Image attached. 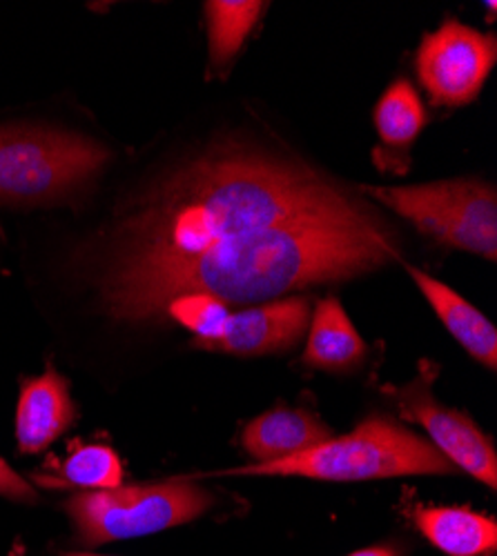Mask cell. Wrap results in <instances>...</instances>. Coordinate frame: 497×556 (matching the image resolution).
I'll use <instances>...</instances> for the list:
<instances>
[{
    "instance_id": "6da1fadb",
    "label": "cell",
    "mask_w": 497,
    "mask_h": 556,
    "mask_svg": "<svg viewBox=\"0 0 497 556\" xmlns=\"http://www.w3.org/2000/svg\"><path fill=\"white\" fill-rule=\"evenodd\" d=\"M393 258L395 235L375 207L301 161L228 141L127 203L95 271L103 309L141 323L186 294L259 303Z\"/></svg>"
},
{
    "instance_id": "7a4b0ae2",
    "label": "cell",
    "mask_w": 497,
    "mask_h": 556,
    "mask_svg": "<svg viewBox=\"0 0 497 556\" xmlns=\"http://www.w3.org/2000/svg\"><path fill=\"white\" fill-rule=\"evenodd\" d=\"M435 445L388 416H371L350 434L275 463L221 472L225 477H303L318 481H373L418 475H453Z\"/></svg>"
},
{
    "instance_id": "3957f363",
    "label": "cell",
    "mask_w": 497,
    "mask_h": 556,
    "mask_svg": "<svg viewBox=\"0 0 497 556\" xmlns=\"http://www.w3.org/2000/svg\"><path fill=\"white\" fill-rule=\"evenodd\" d=\"M110 152L78 134L45 127L0 129V203L45 205L70 197L103 169Z\"/></svg>"
},
{
    "instance_id": "277c9868",
    "label": "cell",
    "mask_w": 497,
    "mask_h": 556,
    "mask_svg": "<svg viewBox=\"0 0 497 556\" xmlns=\"http://www.w3.org/2000/svg\"><path fill=\"white\" fill-rule=\"evenodd\" d=\"M212 505L214 496L208 490L186 481H167L80 492L65 503V509L78 543L103 545L186 526Z\"/></svg>"
},
{
    "instance_id": "5b68a950",
    "label": "cell",
    "mask_w": 497,
    "mask_h": 556,
    "mask_svg": "<svg viewBox=\"0 0 497 556\" xmlns=\"http://www.w3.org/2000/svg\"><path fill=\"white\" fill-rule=\"evenodd\" d=\"M359 190L401 218L411 220L422 235L495 261L497 194L493 185L475 178H453L413 185V188L361 185Z\"/></svg>"
},
{
    "instance_id": "8992f818",
    "label": "cell",
    "mask_w": 497,
    "mask_h": 556,
    "mask_svg": "<svg viewBox=\"0 0 497 556\" xmlns=\"http://www.w3.org/2000/svg\"><path fill=\"white\" fill-rule=\"evenodd\" d=\"M497 38L458 21H446L424 36L415 70L437 105L462 108L473 103L495 67Z\"/></svg>"
},
{
    "instance_id": "52a82bcc",
    "label": "cell",
    "mask_w": 497,
    "mask_h": 556,
    "mask_svg": "<svg viewBox=\"0 0 497 556\" xmlns=\"http://www.w3.org/2000/svg\"><path fill=\"white\" fill-rule=\"evenodd\" d=\"M397 403L406 419L418 421L435 450L473 479L497 488V454L493 441L471 421V416L437 403L428 379H418L397 390Z\"/></svg>"
},
{
    "instance_id": "ba28073f",
    "label": "cell",
    "mask_w": 497,
    "mask_h": 556,
    "mask_svg": "<svg viewBox=\"0 0 497 556\" xmlns=\"http://www.w3.org/2000/svg\"><path fill=\"white\" fill-rule=\"evenodd\" d=\"M310 301L290 296L268 305L231 312L216 339L203 350L228 352L237 356H261L295 348L306 334Z\"/></svg>"
},
{
    "instance_id": "9c48e42d",
    "label": "cell",
    "mask_w": 497,
    "mask_h": 556,
    "mask_svg": "<svg viewBox=\"0 0 497 556\" xmlns=\"http://www.w3.org/2000/svg\"><path fill=\"white\" fill-rule=\"evenodd\" d=\"M76 421V405L67 381L48 367V372L25 379L16 405V443L23 454L48 450Z\"/></svg>"
},
{
    "instance_id": "30bf717a",
    "label": "cell",
    "mask_w": 497,
    "mask_h": 556,
    "mask_svg": "<svg viewBox=\"0 0 497 556\" xmlns=\"http://www.w3.org/2000/svg\"><path fill=\"white\" fill-rule=\"evenodd\" d=\"M328 439H333V432L318 414L299 407H277L248 424L244 447L259 466L297 456Z\"/></svg>"
},
{
    "instance_id": "8fae6325",
    "label": "cell",
    "mask_w": 497,
    "mask_h": 556,
    "mask_svg": "<svg viewBox=\"0 0 497 556\" xmlns=\"http://www.w3.org/2000/svg\"><path fill=\"white\" fill-rule=\"evenodd\" d=\"M406 271L411 274L418 283L420 292L435 309L437 318L444 323V328L456 337V341L482 365L495 369L497 365V334L493 323L473 307L464 296H460L453 288L437 281L431 274L406 265Z\"/></svg>"
},
{
    "instance_id": "7c38bea8",
    "label": "cell",
    "mask_w": 497,
    "mask_h": 556,
    "mask_svg": "<svg viewBox=\"0 0 497 556\" xmlns=\"http://www.w3.org/2000/svg\"><path fill=\"white\" fill-rule=\"evenodd\" d=\"M415 523L420 532L448 556H495V519L473 513L469 507H418Z\"/></svg>"
},
{
    "instance_id": "4fadbf2b",
    "label": "cell",
    "mask_w": 497,
    "mask_h": 556,
    "mask_svg": "<svg viewBox=\"0 0 497 556\" xmlns=\"http://www.w3.org/2000/svg\"><path fill=\"white\" fill-rule=\"evenodd\" d=\"M364 356L366 343L357 334L341 303L335 296L320 301L310 320L303 354L306 363L318 369H328V372H344V369L357 367Z\"/></svg>"
},
{
    "instance_id": "5bb4252c",
    "label": "cell",
    "mask_w": 497,
    "mask_h": 556,
    "mask_svg": "<svg viewBox=\"0 0 497 556\" xmlns=\"http://www.w3.org/2000/svg\"><path fill=\"white\" fill-rule=\"evenodd\" d=\"M373 121L382 141L380 150L388 152L397 163V154H406L418 141L428 114L415 87L406 78H399L377 101Z\"/></svg>"
},
{
    "instance_id": "9a60e30c",
    "label": "cell",
    "mask_w": 497,
    "mask_h": 556,
    "mask_svg": "<svg viewBox=\"0 0 497 556\" xmlns=\"http://www.w3.org/2000/svg\"><path fill=\"white\" fill-rule=\"evenodd\" d=\"M259 0H212L206 3L210 63L214 70L231 65L263 12Z\"/></svg>"
},
{
    "instance_id": "2e32d148",
    "label": "cell",
    "mask_w": 497,
    "mask_h": 556,
    "mask_svg": "<svg viewBox=\"0 0 497 556\" xmlns=\"http://www.w3.org/2000/svg\"><path fill=\"white\" fill-rule=\"evenodd\" d=\"M61 477L65 485L87 492L112 490L123 483V463L108 445H83L65 458Z\"/></svg>"
},
{
    "instance_id": "e0dca14e",
    "label": "cell",
    "mask_w": 497,
    "mask_h": 556,
    "mask_svg": "<svg viewBox=\"0 0 497 556\" xmlns=\"http://www.w3.org/2000/svg\"><path fill=\"white\" fill-rule=\"evenodd\" d=\"M165 316L176 320L178 326L188 328L195 334V345L203 348L221 332L225 318L231 316L228 305L210 294H186L174 299Z\"/></svg>"
},
{
    "instance_id": "ac0fdd59",
    "label": "cell",
    "mask_w": 497,
    "mask_h": 556,
    "mask_svg": "<svg viewBox=\"0 0 497 556\" xmlns=\"http://www.w3.org/2000/svg\"><path fill=\"white\" fill-rule=\"evenodd\" d=\"M0 496L16 503H25V505L38 503L36 490L12 470V466L3 456H0Z\"/></svg>"
},
{
    "instance_id": "d6986e66",
    "label": "cell",
    "mask_w": 497,
    "mask_h": 556,
    "mask_svg": "<svg viewBox=\"0 0 497 556\" xmlns=\"http://www.w3.org/2000/svg\"><path fill=\"white\" fill-rule=\"evenodd\" d=\"M348 556H399L390 545H375V547H366V549H359L352 552Z\"/></svg>"
},
{
    "instance_id": "ffe728a7",
    "label": "cell",
    "mask_w": 497,
    "mask_h": 556,
    "mask_svg": "<svg viewBox=\"0 0 497 556\" xmlns=\"http://www.w3.org/2000/svg\"><path fill=\"white\" fill-rule=\"evenodd\" d=\"M65 556H97V554H65Z\"/></svg>"
}]
</instances>
